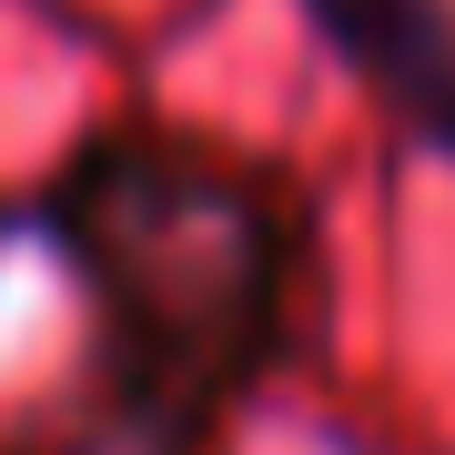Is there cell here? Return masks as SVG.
Here are the masks:
<instances>
[{"label":"cell","instance_id":"obj_1","mask_svg":"<svg viewBox=\"0 0 455 455\" xmlns=\"http://www.w3.org/2000/svg\"><path fill=\"white\" fill-rule=\"evenodd\" d=\"M51 233L112 314V385L172 445L233 385H253L304 274V212L283 182L163 132L101 142L61 182Z\"/></svg>","mask_w":455,"mask_h":455},{"label":"cell","instance_id":"obj_2","mask_svg":"<svg viewBox=\"0 0 455 455\" xmlns=\"http://www.w3.org/2000/svg\"><path fill=\"white\" fill-rule=\"evenodd\" d=\"M304 11L324 20V31L355 51V71H374L435 142H455V41L435 31L425 0H304Z\"/></svg>","mask_w":455,"mask_h":455}]
</instances>
